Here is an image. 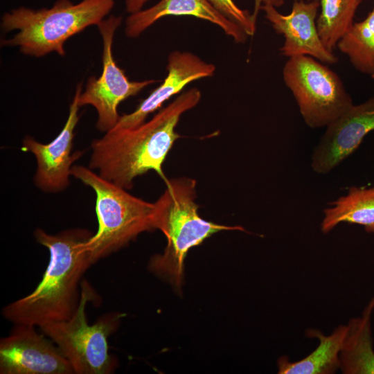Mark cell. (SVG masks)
I'll return each mask as SVG.
<instances>
[{
	"mask_svg": "<svg viewBox=\"0 0 374 374\" xmlns=\"http://www.w3.org/2000/svg\"><path fill=\"white\" fill-rule=\"evenodd\" d=\"M201 92L192 88L182 93L152 119L134 129L113 128L92 141L89 168L103 179L126 190L134 179L150 170L165 181L162 165L174 142L181 116L195 107Z\"/></svg>",
	"mask_w": 374,
	"mask_h": 374,
	"instance_id": "6da1fadb",
	"label": "cell"
},
{
	"mask_svg": "<svg viewBox=\"0 0 374 374\" xmlns=\"http://www.w3.org/2000/svg\"><path fill=\"white\" fill-rule=\"evenodd\" d=\"M34 235L48 249V265L37 287L3 307L2 314L14 325L40 328L67 320L77 309L80 280L91 265L83 244L92 234L87 229H71L52 235L37 229Z\"/></svg>",
	"mask_w": 374,
	"mask_h": 374,
	"instance_id": "7a4b0ae2",
	"label": "cell"
},
{
	"mask_svg": "<svg viewBox=\"0 0 374 374\" xmlns=\"http://www.w3.org/2000/svg\"><path fill=\"white\" fill-rule=\"evenodd\" d=\"M114 0H57L51 8L19 7L5 12L1 28L4 33L18 30L1 46H18L21 53L37 57L55 52L63 56L64 44L86 28L98 26L112 10Z\"/></svg>",
	"mask_w": 374,
	"mask_h": 374,
	"instance_id": "3957f363",
	"label": "cell"
},
{
	"mask_svg": "<svg viewBox=\"0 0 374 374\" xmlns=\"http://www.w3.org/2000/svg\"><path fill=\"white\" fill-rule=\"evenodd\" d=\"M166 188L154 202V229L167 238L162 254L152 257L149 269L167 279L177 289L183 280L184 262L189 249L222 231H244L240 226H225L202 219L195 202L196 181L181 177L166 180Z\"/></svg>",
	"mask_w": 374,
	"mask_h": 374,
	"instance_id": "277c9868",
	"label": "cell"
},
{
	"mask_svg": "<svg viewBox=\"0 0 374 374\" xmlns=\"http://www.w3.org/2000/svg\"><path fill=\"white\" fill-rule=\"evenodd\" d=\"M71 175L96 193L97 232L83 244L92 264L125 246L140 233L154 229V203L128 193L91 168L73 166Z\"/></svg>",
	"mask_w": 374,
	"mask_h": 374,
	"instance_id": "5b68a950",
	"label": "cell"
},
{
	"mask_svg": "<svg viewBox=\"0 0 374 374\" xmlns=\"http://www.w3.org/2000/svg\"><path fill=\"white\" fill-rule=\"evenodd\" d=\"M80 287V301L73 315L67 320L48 323L39 329L57 345L74 373H112L117 362L109 352L108 340L125 314L108 312L89 325L86 307L89 302L97 299V296L87 281L82 280Z\"/></svg>",
	"mask_w": 374,
	"mask_h": 374,
	"instance_id": "8992f818",
	"label": "cell"
},
{
	"mask_svg": "<svg viewBox=\"0 0 374 374\" xmlns=\"http://www.w3.org/2000/svg\"><path fill=\"white\" fill-rule=\"evenodd\" d=\"M283 78L304 122L311 128L328 127L354 104L339 76L312 57H289Z\"/></svg>",
	"mask_w": 374,
	"mask_h": 374,
	"instance_id": "52a82bcc",
	"label": "cell"
},
{
	"mask_svg": "<svg viewBox=\"0 0 374 374\" xmlns=\"http://www.w3.org/2000/svg\"><path fill=\"white\" fill-rule=\"evenodd\" d=\"M121 22V16L112 15L97 26L103 40V72L98 78L91 76L88 79L85 90L79 96L80 107L91 105L96 109V127L105 133L117 124L120 118L117 109L122 101L157 82L155 80L130 81L117 66L112 55V44Z\"/></svg>",
	"mask_w": 374,
	"mask_h": 374,
	"instance_id": "ba28073f",
	"label": "cell"
},
{
	"mask_svg": "<svg viewBox=\"0 0 374 374\" xmlns=\"http://www.w3.org/2000/svg\"><path fill=\"white\" fill-rule=\"evenodd\" d=\"M1 374H73L57 345L35 326L15 325L0 341Z\"/></svg>",
	"mask_w": 374,
	"mask_h": 374,
	"instance_id": "9c48e42d",
	"label": "cell"
},
{
	"mask_svg": "<svg viewBox=\"0 0 374 374\" xmlns=\"http://www.w3.org/2000/svg\"><path fill=\"white\" fill-rule=\"evenodd\" d=\"M82 91V84L79 83L69 107L66 121L55 139L44 144L30 136L24 137L21 150L30 152L35 156L37 170L34 182L37 188L47 193L64 190L69 185L73 163L82 154L80 151L72 153L74 130L80 118L79 96Z\"/></svg>",
	"mask_w": 374,
	"mask_h": 374,
	"instance_id": "30bf717a",
	"label": "cell"
},
{
	"mask_svg": "<svg viewBox=\"0 0 374 374\" xmlns=\"http://www.w3.org/2000/svg\"><path fill=\"white\" fill-rule=\"evenodd\" d=\"M319 0L295 1L288 15L280 13L275 6L262 5L260 10L274 30L284 37L280 48L282 55L287 58L308 55L327 64H334L338 57L323 44L317 27Z\"/></svg>",
	"mask_w": 374,
	"mask_h": 374,
	"instance_id": "8fae6325",
	"label": "cell"
},
{
	"mask_svg": "<svg viewBox=\"0 0 374 374\" xmlns=\"http://www.w3.org/2000/svg\"><path fill=\"white\" fill-rule=\"evenodd\" d=\"M374 130V96L353 106L328 127L315 148L311 166L327 174L352 154Z\"/></svg>",
	"mask_w": 374,
	"mask_h": 374,
	"instance_id": "7c38bea8",
	"label": "cell"
},
{
	"mask_svg": "<svg viewBox=\"0 0 374 374\" xmlns=\"http://www.w3.org/2000/svg\"><path fill=\"white\" fill-rule=\"evenodd\" d=\"M168 74L162 83L130 114L120 116L114 128L134 129L145 122L148 116L169 98L183 90L189 83L213 76L215 66L190 52L175 51L169 54Z\"/></svg>",
	"mask_w": 374,
	"mask_h": 374,
	"instance_id": "4fadbf2b",
	"label": "cell"
},
{
	"mask_svg": "<svg viewBox=\"0 0 374 374\" xmlns=\"http://www.w3.org/2000/svg\"><path fill=\"white\" fill-rule=\"evenodd\" d=\"M193 16L210 21L237 43H244L248 35L238 24L216 10L208 0H160L153 6L130 15L125 20L127 37H138L157 21L166 16Z\"/></svg>",
	"mask_w": 374,
	"mask_h": 374,
	"instance_id": "5bb4252c",
	"label": "cell"
},
{
	"mask_svg": "<svg viewBox=\"0 0 374 374\" xmlns=\"http://www.w3.org/2000/svg\"><path fill=\"white\" fill-rule=\"evenodd\" d=\"M347 325L336 328L329 335L317 329H308L306 335L319 340L317 348L297 362L286 355L277 361L279 374H333L340 368V353L347 333Z\"/></svg>",
	"mask_w": 374,
	"mask_h": 374,
	"instance_id": "9a60e30c",
	"label": "cell"
},
{
	"mask_svg": "<svg viewBox=\"0 0 374 374\" xmlns=\"http://www.w3.org/2000/svg\"><path fill=\"white\" fill-rule=\"evenodd\" d=\"M374 297L361 317L352 318L340 353V370L344 374H374V350L371 317Z\"/></svg>",
	"mask_w": 374,
	"mask_h": 374,
	"instance_id": "2e32d148",
	"label": "cell"
},
{
	"mask_svg": "<svg viewBox=\"0 0 374 374\" xmlns=\"http://www.w3.org/2000/svg\"><path fill=\"white\" fill-rule=\"evenodd\" d=\"M330 205L323 210V233H328L341 222L362 225L367 233H374V186H352Z\"/></svg>",
	"mask_w": 374,
	"mask_h": 374,
	"instance_id": "e0dca14e",
	"label": "cell"
},
{
	"mask_svg": "<svg viewBox=\"0 0 374 374\" xmlns=\"http://www.w3.org/2000/svg\"><path fill=\"white\" fill-rule=\"evenodd\" d=\"M337 47L357 71L374 79V7L365 19L353 23Z\"/></svg>",
	"mask_w": 374,
	"mask_h": 374,
	"instance_id": "ac0fdd59",
	"label": "cell"
},
{
	"mask_svg": "<svg viewBox=\"0 0 374 374\" xmlns=\"http://www.w3.org/2000/svg\"><path fill=\"white\" fill-rule=\"evenodd\" d=\"M362 0H319L317 27L324 46L331 52L354 23Z\"/></svg>",
	"mask_w": 374,
	"mask_h": 374,
	"instance_id": "d6986e66",
	"label": "cell"
},
{
	"mask_svg": "<svg viewBox=\"0 0 374 374\" xmlns=\"http://www.w3.org/2000/svg\"><path fill=\"white\" fill-rule=\"evenodd\" d=\"M208 1L224 16L241 27L248 36L254 35L256 20L248 10L240 8L233 0Z\"/></svg>",
	"mask_w": 374,
	"mask_h": 374,
	"instance_id": "ffe728a7",
	"label": "cell"
},
{
	"mask_svg": "<svg viewBox=\"0 0 374 374\" xmlns=\"http://www.w3.org/2000/svg\"><path fill=\"white\" fill-rule=\"evenodd\" d=\"M284 2V0H254V8L252 15L254 19H257L258 14L262 5L270 4L278 8L283 5Z\"/></svg>",
	"mask_w": 374,
	"mask_h": 374,
	"instance_id": "44dd1931",
	"label": "cell"
},
{
	"mask_svg": "<svg viewBox=\"0 0 374 374\" xmlns=\"http://www.w3.org/2000/svg\"><path fill=\"white\" fill-rule=\"evenodd\" d=\"M150 0H125V10L130 15L141 10L144 5Z\"/></svg>",
	"mask_w": 374,
	"mask_h": 374,
	"instance_id": "7402d4cb",
	"label": "cell"
}]
</instances>
